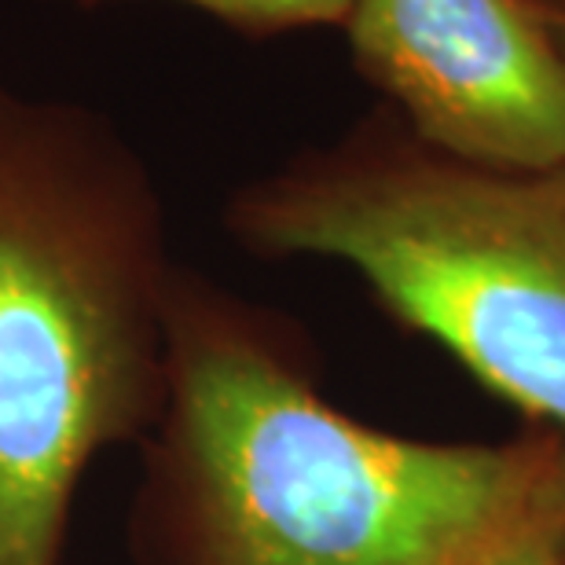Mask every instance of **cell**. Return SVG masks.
Listing matches in <instances>:
<instances>
[{"label": "cell", "instance_id": "cell-1", "mask_svg": "<svg viewBox=\"0 0 565 565\" xmlns=\"http://www.w3.org/2000/svg\"><path fill=\"white\" fill-rule=\"evenodd\" d=\"M151 429L143 565H459L565 451L544 426L426 440L360 423L287 316L184 268Z\"/></svg>", "mask_w": 565, "mask_h": 565}, {"label": "cell", "instance_id": "cell-2", "mask_svg": "<svg viewBox=\"0 0 565 565\" xmlns=\"http://www.w3.org/2000/svg\"><path fill=\"white\" fill-rule=\"evenodd\" d=\"M173 276L121 132L0 85V565H60L85 467L154 426Z\"/></svg>", "mask_w": 565, "mask_h": 565}, {"label": "cell", "instance_id": "cell-3", "mask_svg": "<svg viewBox=\"0 0 565 565\" xmlns=\"http://www.w3.org/2000/svg\"><path fill=\"white\" fill-rule=\"evenodd\" d=\"M224 228L257 257L353 268L393 323L565 437V162H467L382 104L235 188Z\"/></svg>", "mask_w": 565, "mask_h": 565}, {"label": "cell", "instance_id": "cell-4", "mask_svg": "<svg viewBox=\"0 0 565 565\" xmlns=\"http://www.w3.org/2000/svg\"><path fill=\"white\" fill-rule=\"evenodd\" d=\"M342 33L353 71L429 147L565 162V60L525 0H353Z\"/></svg>", "mask_w": 565, "mask_h": 565}, {"label": "cell", "instance_id": "cell-5", "mask_svg": "<svg viewBox=\"0 0 565 565\" xmlns=\"http://www.w3.org/2000/svg\"><path fill=\"white\" fill-rule=\"evenodd\" d=\"M459 565H565V451L544 484Z\"/></svg>", "mask_w": 565, "mask_h": 565}, {"label": "cell", "instance_id": "cell-6", "mask_svg": "<svg viewBox=\"0 0 565 565\" xmlns=\"http://www.w3.org/2000/svg\"><path fill=\"white\" fill-rule=\"evenodd\" d=\"M52 4L104 8L115 4V0H52ZM173 4H188L202 11V15L217 19L232 33L265 41V38H282V33H301L320 26L342 30L353 0H173Z\"/></svg>", "mask_w": 565, "mask_h": 565}, {"label": "cell", "instance_id": "cell-7", "mask_svg": "<svg viewBox=\"0 0 565 565\" xmlns=\"http://www.w3.org/2000/svg\"><path fill=\"white\" fill-rule=\"evenodd\" d=\"M525 4L540 19V26L547 30V38L555 41L558 55L565 60V0H525Z\"/></svg>", "mask_w": 565, "mask_h": 565}]
</instances>
